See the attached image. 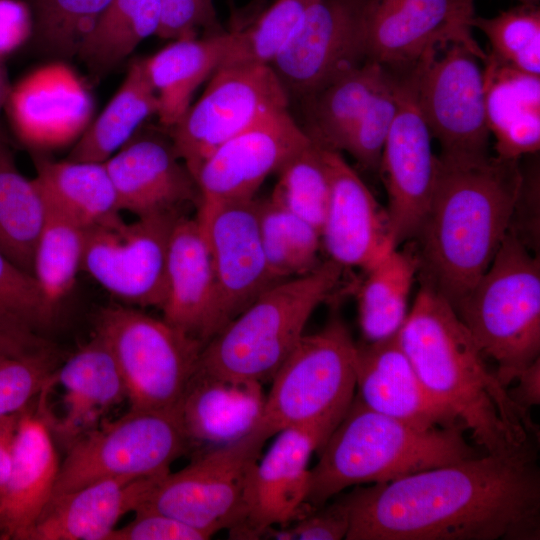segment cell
<instances>
[{
    "label": "cell",
    "mask_w": 540,
    "mask_h": 540,
    "mask_svg": "<svg viewBox=\"0 0 540 540\" xmlns=\"http://www.w3.org/2000/svg\"><path fill=\"white\" fill-rule=\"evenodd\" d=\"M535 453L486 454L356 487L346 540H538Z\"/></svg>",
    "instance_id": "6da1fadb"
},
{
    "label": "cell",
    "mask_w": 540,
    "mask_h": 540,
    "mask_svg": "<svg viewBox=\"0 0 540 540\" xmlns=\"http://www.w3.org/2000/svg\"><path fill=\"white\" fill-rule=\"evenodd\" d=\"M522 181L518 160L437 156L434 191L414 249L421 285L454 310L486 272L512 227Z\"/></svg>",
    "instance_id": "7a4b0ae2"
},
{
    "label": "cell",
    "mask_w": 540,
    "mask_h": 540,
    "mask_svg": "<svg viewBox=\"0 0 540 540\" xmlns=\"http://www.w3.org/2000/svg\"><path fill=\"white\" fill-rule=\"evenodd\" d=\"M396 336L426 389L458 417L486 454L534 453L529 436L538 434L535 424L488 369L446 299L421 285Z\"/></svg>",
    "instance_id": "3957f363"
},
{
    "label": "cell",
    "mask_w": 540,
    "mask_h": 540,
    "mask_svg": "<svg viewBox=\"0 0 540 540\" xmlns=\"http://www.w3.org/2000/svg\"><path fill=\"white\" fill-rule=\"evenodd\" d=\"M464 430L419 428L368 408L355 395L309 470L305 505L317 508L351 486L390 482L475 457Z\"/></svg>",
    "instance_id": "277c9868"
},
{
    "label": "cell",
    "mask_w": 540,
    "mask_h": 540,
    "mask_svg": "<svg viewBox=\"0 0 540 540\" xmlns=\"http://www.w3.org/2000/svg\"><path fill=\"white\" fill-rule=\"evenodd\" d=\"M342 270L328 260L273 284L205 344L197 368L228 379L271 381L304 335L313 311L334 291Z\"/></svg>",
    "instance_id": "5b68a950"
},
{
    "label": "cell",
    "mask_w": 540,
    "mask_h": 540,
    "mask_svg": "<svg viewBox=\"0 0 540 540\" xmlns=\"http://www.w3.org/2000/svg\"><path fill=\"white\" fill-rule=\"evenodd\" d=\"M507 388L539 359L540 263L510 228L486 272L454 310Z\"/></svg>",
    "instance_id": "8992f818"
},
{
    "label": "cell",
    "mask_w": 540,
    "mask_h": 540,
    "mask_svg": "<svg viewBox=\"0 0 540 540\" xmlns=\"http://www.w3.org/2000/svg\"><path fill=\"white\" fill-rule=\"evenodd\" d=\"M356 356L357 344L339 318L303 335L271 379L261 421L275 434L307 430L320 451L354 400Z\"/></svg>",
    "instance_id": "52a82bcc"
},
{
    "label": "cell",
    "mask_w": 540,
    "mask_h": 540,
    "mask_svg": "<svg viewBox=\"0 0 540 540\" xmlns=\"http://www.w3.org/2000/svg\"><path fill=\"white\" fill-rule=\"evenodd\" d=\"M97 334L122 375L131 409L172 410L195 373L204 344L136 307L100 310Z\"/></svg>",
    "instance_id": "ba28073f"
},
{
    "label": "cell",
    "mask_w": 540,
    "mask_h": 540,
    "mask_svg": "<svg viewBox=\"0 0 540 540\" xmlns=\"http://www.w3.org/2000/svg\"><path fill=\"white\" fill-rule=\"evenodd\" d=\"M188 449L176 408H130L123 416L98 424L68 447L52 497L102 479L164 474Z\"/></svg>",
    "instance_id": "9c48e42d"
},
{
    "label": "cell",
    "mask_w": 540,
    "mask_h": 540,
    "mask_svg": "<svg viewBox=\"0 0 540 540\" xmlns=\"http://www.w3.org/2000/svg\"><path fill=\"white\" fill-rule=\"evenodd\" d=\"M274 435L260 419L243 438L197 455L177 472L165 473L136 511L169 515L210 538L220 530L229 531L241 518L249 471Z\"/></svg>",
    "instance_id": "30bf717a"
},
{
    "label": "cell",
    "mask_w": 540,
    "mask_h": 540,
    "mask_svg": "<svg viewBox=\"0 0 540 540\" xmlns=\"http://www.w3.org/2000/svg\"><path fill=\"white\" fill-rule=\"evenodd\" d=\"M461 44L428 51L407 74L419 110L440 144V158L469 161L489 156L483 69Z\"/></svg>",
    "instance_id": "8fae6325"
},
{
    "label": "cell",
    "mask_w": 540,
    "mask_h": 540,
    "mask_svg": "<svg viewBox=\"0 0 540 540\" xmlns=\"http://www.w3.org/2000/svg\"><path fill=\"white\" fill-rule=\"evenodd\" d=\"M181 215L159 213L126 222L118 214L85 229L81 270L125 305L161 310L170 237Z\"/></svg>",
    "instance_id": "7c38bea8"
},
{
    "label": "cell",
    "mask_w": 540,
    "mask_h": 540,
    "mask_svg": "<svg viewBox=\"0 0 540 540\" xmlns=\"http://www.w3.org/2000/svg\"><path fill=\"white\" fill-rule=\"evenodd\" d=\"M289 100L270 65L220 66L201 97L170 128V138L194 176L219 146L269 113L287 109Z\"/></svg>",
    "instance_id": "4fadbf2b"
},
{
    "label": "cell",
    "mask_w": 540,
    "mask_h": 540,
    "mask_svg": "<svg viewBox=\"0 0 540 540\" xmlns=\"http://www.w3.org/2000/svg\"><path fill=\"white\" fill-rule=\"evenodd\" d=\"M367 0H314L270 64L289 98L304 100L368 60Z\"/></svg>",
    "instance_id": "5bb4252c"
},
{
    "label": "cell",
    "mask_w": 540,
    "mask_h": 540,
    "mask_svg": "<svg viewBox=\"0 0 540 540\" xmlns=\"http://www.w3.org/2000/svg\"><path fill=\"white\" fill-rule=\"evenodd\" d=\"M474 0H367V57L390 67H412L428 51L461 44L479 60L487 53L472 34Z\"/></svg>",
    "instance_id": "9a60e30c"
},
{
    "label": "cell",
    "mask_w": 540,
    "mask_h": 540,
    "mask_svg": "<svg viewBox=\"0 0 540 540\" xmlns=\"http://www.w3.org/2000/svg\"><path fill=\"white\" fill-rule=\"evenodd\" d=\"M195 218L211 255L220 331L279 280L265 256L258 200L201 201Z\"/></svg>",
    "instance_id": "2e32d148"
},
{
    "label": "cell",
    "mask_w": 540,
    "mask_h": 540,
    "mask_svg": "<svg viewBox=\"0 0 540 540\" xmlns=\"http://www.w3.org/2000/svg\"><path fill=\"white\" fill-rule=\"evenodd\" d=\"M396 89L397 111L379 170L388 197L390 231L398 247L415 239L424 222L434 191L437 156L407 75L396 79Z\"/></svg>",
    "instance_id": "e0dca14e"
},
{
    "label": "cell",
    "mask_w": 540,
    "mask_h": 540,
    "mask_svg": "<svg viewBox=\"0 0 540 540\" xmlns=\"http://www.w3.org/2000/svg\"><path fill=\"white\" fill-rule=\"evenodd\" d=\"M4 109L17 139L45 151L77 142L93 119L94 99L83 77L58 60L12 85Z\"/></svg>",
    "instance_id": "ac0fdd59"
},
{
    "label": "cell",
    "mask_w": 540,
    "mask_h": 540,
    "mask_svg": "<svg viewBox=\"0 0 540 540\" xmlns=\"http://www.w3.org/2000/svg\"><path fill=\"white\" fill-rule=\"evenodd\" d=\"M311 142L288 108L269 113L203 161L194 175L201 201L254 199L265 179Z\"/></svg>",
    "instance_id": "d6986e66"
},
{
    "label": "cell",
    "mask_w": 540,
    "mask_h": 540,
    "mask_svg": "<svg viewBox=\"0 0 540 540\" xmlns=\"http://www.w3.org/2000/svg\"><path fill=\"white\" fill-rule=\"evenodd\" d=\"M318 439L300 428H286L249 471L242 515L229 530L233 539H260L271 527L303 514L309 483V460ZM309 509V508H308Z\"/></svg>",
    "instance_id": "ffe728a7"
},
{
    "label": "cell",
    "mask_w": 540,
    "mask_h": 540,
    "mask_svg": "<svg viewBox=\"0 0 540 540\" xmlns=\"http://www.w3.org/2000/svg\"><path fill=\"white\" fill-rule=\"evenodd\" d=\"M323 149L330 182V195L321 244L329 260L341 267L365 271L392 249L389 218L340 152Z\"/></svg>",
    "instance_id": "44dd1931"
},
{
    "label": "cell",
    "mask_w": 540,
    "mask_h": 540,
    "mask_svg": "<svg viewBox=\"0 0 540 540\" xmlns=\"http://www.w3.org/2000/svg\"><path fill=\"white\" fill-rule=\"evenodd\" d=\"M120 211L136 217L182 213L201 201L197 182L178 156L171 138L139 131L104 162Z\"/></svg>",
    "instance_id": "7402d4cb"
},
{
    "label": "cell",
    "mask_w": 540,
    "mask_h": 540,
    "mask_svg": "<svg viewBox=\"0 0 540 540\" xmlns=\"http://www.w3.org/2000/svg\"><path fill=\"white\" fill-rule=\"evenodd\" d=\"M356 388V397L365 406L413 426L424 429L464 426L426 389L396 335L357 344Z\"/></svg>",
    "instance_id": "603a6c76"
},
{
    "label": "cell",
    "mask_w": 540,
    "mask_h": 540,
    "mask_svg": "<svg viewBox=\"0 0 540 540\" xmlns=\"http://www.w3.org/2000/svg\"><path fill=\"white\" fill-rule=\"evenodd\" d=\"M164 474L102 479L54 496L25 540H107L119 520L143 504Z\"/></svg>",
    "instance_id": "cb8c5ba5"
},
{
    "label": "cell",
    "mask_w": 540,
    "mask_h": 540,
    "mask_svg": "<svg viewBox=\"0 0 540 540\" xmlns=\"http://www.w3.org/2000/svg\"><path fill=\"white\" fill-rule=\"evenodd\" d=\"M163 319L204 345L219 331L210 251L195 217L181 215L171 233Z\"/></svg>",
    "instance_id": "d4e9b609"
},
{
    "label": "cell",
    "mask_w": 540,
    "mask_h": 540,
    "mask_svg": "<svg viewBox=\"0 0 540 540\" xmlns=\"http://www.w3.org/2000/svg\"><path fill=\"white\" fill-rule=\"evenodd\" d=\"M265 400L259 382L197 368L176 407L189 448H200L199 455L243 438L260 421Z\"/></svg>",
    "instance_id": "484cf974"
},
{
    "label": "cell",
    "mask_w": 540,
    "mask_h": 540,
    "mask_svg": "<svg viewBox=\"0 0 540 540\" xmlns=\"http://www.w3.org/2000/svg\"><path fill=\"white\" fill-rule=\"evenodd\" d=\"M59 468L53 435L31 403L19 421L9 477L0 497V539L25 540L52 497Z\"/></svg>",
    "instance_id": "4316f807"
},
{
    "label": "cell",
    "mask_w": 540,
    "mask_h": 540,
    "mask_svg": "<svg viewBox=\"0 0 540 540\" xmlns=\"http://www.w3.org/2000/svg\"><path fill=\"white\" fill-rule=\"evenodd\" d=\"M50 382L63 390V414L46 423L52 435L67 447L96 427L102 415L127 399L118 365L95 333L57 367Z\"/></svg>",
    "instance_id": "83f0119b"
},
{
    "label": "cell",
    "mask_w": 540,
    "mask_h": 540,
    "mask_svg": "<svg viewBox=\"0 0 540 540\" xmlns=\"http://www.w3.org/2000/svg\"><path fill=\"white\" fill-rule=\"evenodd\" d=\"M486 122L497 157L518 160L540 148V76L487 54L483 61Z\"/></svg>",
    "instance_id": "f1b7e54d"
},
{
    "label": "cell",
    "mask_w": 540,
    "mask_h": 540,
    "mask_svg": "<svg viewBox=\"0 0 540 540\" xmlns=\"http://www.w3.org/2000/svg\"><path fill=\"white\" fill-rule=\"evenodd\" d=\"M227 40L224 32L178 38L143 59L158 99L156 116L162 126L172 128L184 116L197 88L218 68Z\"/></svg>",
    "instance_id": "f546056e"
},
{
    "label": "cell",
    "mask_w": 540,
    "mask_h": 540,
    "mask_svg": "<svg viewBox=\"0 0 540 540\" xmlns=\"http://www.w3.org/2000/svg\"><path fill=\"white\" fill-rule=\"evenodd\" d=\"M36 177L48 207L82 229L120 214L114 185L104 162L40 158Z\"/></svg>",
    "instance_id": "4dcf8cb0"
},
{
    "label": "cell",
    "mask_w": 540,
    "mask_h": 540,
    "mask_svg": "<svg viewBox=\"0 0 540 540\" xmlns=\"http://www.w3.org/2000/svg\"><path fill=\"white\" fill-rule=\"evenodd\" d=\"M157 112L158 99L147 77L143 59L135 60L108 104L73 145L68 159L107 161Z\"/></svg>",
    "instance_id": "1f68e13d"
},
{
    "label": "cell",
    "mask_w": 540,
    "mask_h": 540,
    "mask_svg": "<svg viewBox=\"0 0 540 540\" xmlns=\"http://www.w3.org/2000/svg\"><path fill=\"white\" fill-rule=\"evenodd\" d=\"M388 77L386 68L367 60L304 99L305 133L320 147L340 152L367 104Z\"/></svg>",
    "instance_id": "d6a6232c"
},
{
    "label": "cell",
    "mask_w": 540,
    "mask_h": 540,
    "mask_svg": "<svg viewBox=\"0 0 540 540\" xmlns=\"http://www.w3.org/2000/svg\"><path fill=\"white\" fill-rule=\"evenodd\" d=\"M417 272L414 247L394 248L366 271L358 291L359 324L365 342L397 334L409 312L407 303Z\"/></svg>",
    "instance_id": "836d02e7"
},
{
    "label": "cell",
    "mask_w": 540,
    "mask_h": 540,
    "mask_svg": "<svg viewBox=\"0 0 540 540\" xmlns=\"http://www.w3.org/2000/svg\"><path fill=\"white\" fill-rule=\"evenodd\" d=\"M47 216L48 204L38 183L17 169L0 142V252L30 275Z\"/></svg>",
    "instance_id": "e575fe53"
},
{
    "label": "cell",
    "mask_w": 540,
    "mask_h": 540,
    "mask_svg": "<svg viewBox=\"0 0 540 540\" xmlns=\"http://www.w3.org/2000/svg\"><path fill=\"white\" fill-rule=\"evenodd\" d=\"M161 0H111L78 57L94 72H106L132 54L161 24Z\"/></svg>",
    "instance_id": "d590c367"
},
{
    "label": "cell",
    "mask_w": 540,
    "mask_h": 540,
    "mask_svg": "<svg viewBox=\"0 0 540 540\" xmlns=\"http://www.w3.org/2000/svg\"><path fill=\"white\" fill-rule=\"evenodd\" d=\"M83 247L84 229L48 207L32 271L48 323L75 285L82 267Z\"/></svg>",
    "instance_id": "8d00e7d4"
},
{
    "label": "cell",
    "mask_w": 540,
    "mask_h": 540,
    "mask_svg": "<svg viewBox=\"0 0 540 540\" xmlns=\"http://www.w3.org/2000/svg\"><path fill=\"white\" fill-rule=\"evenodd\" d=\"M258 213L265 256L277 280L306 274L320 264L316 228L271 198L258 200Z\"/></svg>",
    "instance_id": "74e56055"
},
{
    "label": "cell",
    "mask_w": 540,
    "mask_h": 540,
    "mask_svg": "<svg viewBox=\"0 0 540 540\" xmlns=\"http://www.w3.org/2000/svg\"><path fill=\"white\" fill-rule=\"evenodd\" d=\"M314 0H277L250 27L228 33L220 66L270 65Z\"/></svg>",
    "instance_id": "f35d334b"
},
{
    "label": "cell",
    "mask_w": 540,
    "mask_h": 540,
    "mask_svg": "<svg viewBox=\"0 0 540 540\" xmlns=\"http://www.w3.org/2000/svg\"><path fill=\"white\" fill-rule=\"evenodd\" d=\"M271 199L321 231L330 195L323 149L311 142L277 172Z\"/></svg>",
    "instance_id": "ab89813d"
},
{
    "label": "cell",
    "mask_w": 540,
    "mask_h": 540,
    "mask_svg": "<svg viewBox=\"0 0 540 540\" xmlns=\"http://www.w3.org/2000/svg\"><path fill=\"white\" fill-rule=\"evenodd\" d=\"M111 0H34L38 44L61 59L78 56L85 40Z\"/></svg>",
    "instance_id": "60d3db41"
},
{
    "label": "cell",
    "mask_w": 540,
    "mask_h": 540,
    "mask_svg": "<svg viewBox=\"0 0 540 540\" xmlns=\"http://www.w3.org/2000/svg\"><path fill=\"white\" fill-rule=\"evenodd\" d=\"M472 27L487 37L500 62L523 72L540 75V9L520 4L490 18L472 19Z\"/></svg>",
    "instance_id": "b9f144b4"
},
{
    "label": "cell",
    "mask_w": 540,
    "mask_h": 540,
    "mask_svg": "<svg viewBox=\"0 0 540 540\" xmlns=\"http://www.w3.org/2000/svg\"><path fill=\"white\" fill-rule=\"evenodd\" d=\"M59 366L52 345L0 359V417L26 409Z\"/></svg>",
    "instance_id": "7bdbcfd3"
},
{
    "label": "cell",
    "mask_w": 540,
    "mask_h": 540,
    "mask_svg": "<svg viewBox=\"0 0 540 540\" xmlns=\"http://www.w3.org/2000/svg\"><path fill=\"white\" fill-rule=\"evenodd\" d=\"M396 111V79L389 74L352 128L341 151L349 153L366 169L379 168L382 150Z\"/></svg>",
    "instance_id": "ee69618b"
},
{
    "label": "cell",
    "mask_w": 540,
    "mask_h": 540,
    "mask_svg": "<svg viewBox=\"0 0 540 540\" xmlns=\"http://www.w3.org/2000/svg\"><path fill=\"white\" fill-rule=\"evenodd\" d=\"M0 313L35 330L49 324L36 281L0 252Z\"/></svg>",
    "instance_id": "f6af8a7d"
},
{
    "label": "cell",
    "mask_w": 540,
    "mask_h": 540,
    "mask_svg": "<svg viewBox=\"0 0 540 540\" xmlns=\"http://www.w3.org/2000/svg\"><path fill=\"white\" fill-rule=\"evenodd\" d=\"M350 527V511L345 496L329 505L312 508L299 516L288 528L271 527L264 534L278 540H340L345 539Z\"/></svg>",
    "instance_id": "bcb514c9"
},
{
    "label": "cell",
    "mask_w": 540,
    "mask_h": 540,
    "mask_svg": "<svg viewBox=\"0 0 540 540\" xmlns=\"http://www.w3.org/2000/svg\"><path fill=\"white\" fill-rule=\"evenodd\" d=\"M161 9V39L195 37L199 29L217 26L214 0H161Z\"/></svg>",
    "instance_id": "7dc6e473"
},
{
    "label": "cell",
    "mask_w": 540,
    "mask_h": 540,
    "mask_svg": "<svg viewBox=\"0 0 540 540\" xmlns=\"http://www.w3.org/2000/svg\"><path fill=\"white\" fill-rule=\"evenodd\" d=\"M132 521L115 528L107 540H207L204 532L169 515L138 510Z\"/></svg>",
    "instance_id": "c3c4849f"
},
{
    "label": "cell",
    "mask_w": 540,
    "mask_h": 540,
    "mask_svg": "<svg viewBox=\"0 0 540 540\" xmlns=\"http://www.w3.org/2000/svg\"><path fill=\"white\" fill-rule=\"evenodd\" d=\"M31 5L23 0H0V59L18 50L33 36Z\"/></svg>",
    "instance_id": "681fc988"
},
{
    "label": "cell",
    "mask_w": 540,
    "mask_h": 540,
    "mask_svg": "<svg viewBox=\"0 0 540 540\" xmlns=\"http://www.w3.org/2000/svg\"><path fill=\"white\" fill-rule=\"evenodd\" d=\"M50 345L34 328L0 313V359L36 351Z\"/></svg>",
    "instance_id": "f907efd6"
},
{
    "label": "cell",
    "mask_w": 540,
    "mask_h": 540,
    "mask_svg": "<svg viewBox=\"0 0 540 540\" xmlns=\"http://www.w3.org/2000/svg\"><path fill=\"white\" fill-rule=\"evenodd\" d=\"M514 381L516 386L507 392L519 410L529 417L528 410L540 403V360L522 370Z\"/></svg>",
    "instance_id": "816d5d0a"
},
{
    "label": "cell",
    "mask_w": 540,
    "mask_h": 540,
    "mask_svg": "<svg viewBox=\"0 0 540 540\" xmlns=\"http://www.w3.org/2000/svg\"><path fill=\"white\" fill-rule=\"evenodd\" d=\"M23 411L0 417V497L9 477L15 436Z\"/></svg>",
    "instance_id": "f5cc1de1"
},
{
    "label": "cell",
    "mask_w": 540,
    "mask_h": 540,
    "mask_svg": "<svg viewBox=\"0 0 540 540\" xmlns=\"http://www.w3.org/2000/svg\"><path fill=\"white\" fill-rule=\"evenodd\" d=\"M11 87L3 60L0 59V112L5 108Z\"/></svg>",
    "instance_id": "db71d44e"
},
{
    "label": "cell",
    "mask_w": 540,
    "mask_h": 540,
    "mask_svg": "<svg viewBox=\"0 0 540 540\" xmlns=\"http://www.w3.org/2000/svg\"><path fill=\"white\" fill-rule=\"evenodd\" d=\"M521 4H531V5H538L539 0H517Z\"/></svg>",
    "instance_id": "11a10c76"
}]
</instances>
